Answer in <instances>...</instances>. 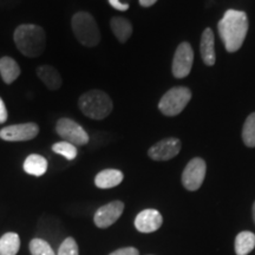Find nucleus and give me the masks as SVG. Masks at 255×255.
<instances>
[{
    "label": "nucleus",
    "instance_id": "obj_1",
    "mask_svg": "<svg viewBox=\"0 0 255 255\" xmlns=\"http://www.w3.org/2000/svg\"><path fill=\"white\" fill-rule=\"evenodd\" d=\"M220 37L228 52H237L248 32L247 14L238 9H228L218 24Z\"/></svg>",
    "mask_w": 255,
    "mask_h": 255
},
{
    "label": "nucleus",
    "instance_id": "obj_2",
    "mask_svg": "<svg viewBox=\"0 0 255 255\" xmlns=\"http://www.w3.org/2000/svg\"><path fill=\"white\" fill-rule=\"evenodd\" d=\"M17 49L28 58H37L46 49V33L44 28L36 24H21L13 34Z\"/></svg>",
    "mask_w": 255,
    "mask_h": 255
},
{
    "label": "nucleus",
    "instance_id": "obj_3",
    "mask_svg": "<svg viewBox=\"0 0 255 255\" xmlns=\"http://www.w3.org/2000/svg\"><path fill=\"white\" fill-rule=\"evenodd\" d=\"M79 110L91 120H104L111 114L114 103L107 92L102 90H90L83 94L78 100Z\"/></svg>",
    "mask_w": 255,
    "mask_h": 255
},
{
    "label": "nucleus",
    "instance_id": "obj_4",
    "mask_svg": "<svg viewBox=\"0 0 255 255\" xmlns=\"http://www.w3.org/2000/svg\"><path fill=\"white\" fill-rule=\"evenodd\" d=\"M72 32L82 45L87 47L97 46L101 41V31L94 15L81 11L72 15Z\"/></svg>",
    "mask_w": 255,
    "mask_h": 255
},
{
    "label": "nucleus",
    "instance_id": "obj_5",
    "mask_svg": "<svg viewBox=\"0 0 255 255\" xmlns=\"http://www.w3.org/2000/svg\"><path fill=\"white\" fill-rule=\"evenodd\" d=\"M191 98V91L186 87H176L165 92L158 103V109L165 116L181 114Z\"/></svg>",
    "mask_w": 255,
    "mask_h": 255
},
{
    "label": "nucleus",
    "instance_id": "obj_6",
    "mask_svg": "<svg viewBox=\"0 0 255 255\" xmlns=\"http://www.w3.org/2000/svg\"><path fill=\"white\" fill-rule=\"evenodd\" d=\"M56 132L64 141L73 145H85L89 143V135L77 122L71 119H60L56 123Z\"/></svg>",
    "mask_w": 255,
    "mask_h": 255
},
{
    "label": "nucleus",
    "instance_id": "obj_7",
    "mask_svg": "<svg viewBox=\"0 0 255 255\" xmlns=\"http://www.w3.org/2000/svg\"><path fill=\"white\" fill-rule=\"evenodd\" d=\"M38 133L39 126L37 123L27 122L2 128L0 130V138L7 142H25L33 139Z\"/></svg>",
    "mask_w": 255,
    "mask_h": 255
},
{
    "label": "nucleus",
    "instance_id": "obj_8",
    "mask_svg": "<svg viewBox=\"0 0 255 255\" xmlns=\"http://www.w3.org/2000/svg\"><path fill=\"white\" fill-rule=\"evenodd\" d=\"M206 162L202 158L195 157L186 165L182 173V183L187 190L195 191L200 189L206 177Z\"/></svg>",
    "mask_w": 255,
    "mask_h": 255
},
{
    "label": "nucleus",
    "instance_id": "obj_9",
    "mask_svg": "<svg viewBox=\"0 0 255 255\" xmlns=\"http://www.w3.org/2000/svg\"><path fill=\"white\" fill-rule=\"evenodd\" d=\"M194 62V51L189 43H181L175 51L173 59V75L176 78H184L189 75Z\"/></svg>",
    "mask_w": 255,
    "mask_h": 255
},
{
    "label": "nucleus",
    "instance_id": "obj_10",
    "mask_svg": "<svg viewBox=\"0 0 255 255\" xmlns=\"http://www.w3.org/2000/svg\"><path fill=\"white\" fill-rule=\"evenodd\" d=\"M124 210L122 201H113L108 205L102 206L95 213L94 221L98 228H108L113 226L121 218Z\"/></svg>",
    "mask_w": 255,
    "mask_h": 255
},
{
    "label": "nucleus",
    "instance_id": "obj_11",
    "mask_svg": "<svg viewBox=\"0 0 255 255\" xmlns=\"http://www.w3.org/2000/svg\"><path fill=\"white\" fill-rule=\"evenodd\" d=\"M181 150V142L175 137H168L162 139L149 149V157L154 161H168L178 155Z\"/></svg>",
    "mask_w": 255,
    "mask_h": 255
},
{
    "label": "nucleus",
    "instance_id": "obj_12",
    "mask_svg": "<svg viewBox=\"0 0 255 255\" xmlns=\"http://www.w3.org/2000/svg\"><path fill=\"white\" fill-rule=\"evenodd\" d=\"M163 223V218L161 213L156 209L142 210L135 219V227L141 233L156 232Z\"/></svg>",
    "mask_w": 255,
    "mask_h": 255
},
{
    "label": "nucleus",
    "instance_id": "obj_13",
    "mask_svg": "<svg viewBox=\"0 0 255 255\" xmlns=\"http://www.w3.org/2000/svg\"><path fill=\"white\" fill-rule=\"evenodd\" d=\"M37 76L44 85L51 91L59 90L63 84V79L58 70L51 65H41L37 69Z\"/></svg>",
    "mask_w": 255,
    "mask_h": 255
},
{
    "label": "nucleus",
    "instance_id": "obj_14",
    "mask_svg": "<svg viewBox=\"0 0 255 255\" xmlns=\"http://www.w3.org/2000/svg\"><path fill=\"white\" fill-rule=\"evenodd\" d=\"M214 33L212 28H206L201 37V57L203 63L208 66H213L215 64V47H214Z\"/></svg>",
    "mask_w": 255,
    "mask_h": 255
},
{
    "label": "nucleus",
    "instance_id": "obj_15",
    "mask_svg": "<svg viewBox=\"0 0 255 255\" xmlns=\"http://www.w3.org/2000/svg\"><path fill=\"white\" fill-rule=\"evenodd\" d=\"M124 175L121 170L117 169H105L101 171L95 177L96 187L101 188V189H110V188L117 187L119 184L122 183Z\"/></svg>",
    "mask_w": 255,
    "mask_h": 255
},
{
    "label": "nucleus",
    "instance_id": "obj_16",
    "mask_svg": "<svg viewBox=\"0 0 255 255\" xmlns=\"http://www.w3.org/2000/svg\"><path fill=\"white\" fill-rule=\"evenodd\" d=\"M0 76L6 84H12L20 76V66L11 57L0 58Z\"/></svg>",
    "mask_w": 255,
    "mask_h": 255
},
{
    "label": "nucleus",
    "instance_id": "obj_17",
    "mask_svg": "<svg viewBox=\"0 0 255 255\" xmlns=\"http://www.w3.org/2000/svg\"><path fill=\"white\" fill-rule=\"evenodd\" d=\"M110 27L115 37L120 43H127L132 34V25L129 20L123 17H114L110 20Z\"/></svg>",
    "mask_w": 255,
    "mask_h": 255
},
{
    "label": "nucleus",
    "instance_id": "obj_18",
    "mask_svg": "<svg viewBox=\"0 0 255 255\" xmlns=\"http://www.w3.org/2000/svg\"><path fill=\"white\" fill-rule=\"evenodd\" d=\"M25 173L32 176H43L47 170V161L41 155L32 154L27 156L24 162Z\"/></svg>",
    "mask_w": 255,
    "mask_h": 255
},
{
    "label": "nucleus",
    "instance_id": "obj_19",
    "mask_svg": "<svg viewBox=\"0 0 255 255\" xmlns=\"http://www.w3.org/2000/svg\"><path fill=\"white\" fill-rule=\"evenodd\" d=\"M255 248V235L252 232H241L235 239L237 255H248Z\"/></svg>",
    "mask_w": 255,
    "mask_h": 255
},
{
    "label": "nucleus",
    "instance_id": "obj_20",
    "mask_svg": "<svg viewBox=\"0 0 255 255\" xmlns=\"http://www.w3.org/2000/svg\"><path fill=\"white\" fill-rule=\"evenodd\" d=\"M20 248V239L17 233H6L0 238V255H15Z\"/></svg>",
    "mask_w": 255,
    "mask_h": 255
},
{
    "label": "nucleus",
    "instance_id": "obj_21",
    "mask_svg": "<svg viewBox=\"0 0 255 255\" xmlns=\"http://www.w3.org/2000/svg\"><path fill=\"white\" fill-rule=\"evenodd\" d=\"M242 139H244L245 144L250 146V148L255 146V113L251 114L244 124Z\"/></svg>",
    "mask_w": 255,
    "mask_h": 255
},
{
    "label": "nucleus",
    "instance_id": "obj_22",
    "mask_svg": "<svg viewBox=\"0 0 255 255\" xmlns=\"http://www.w3.org/2000/svg\"><path fill=\"white\" fill-rule=\"evenodd\" d=\"M52 150L56 152V154H59L65 157L69 161H72V159L76 158L77 156V148L76 145L71 144V143L66 142V141H62V142H57L52 145Z\"/></svg>",
    "mask_w": 255,
    "mask_h": 255
},
{
    "label": "nucleus",
    "instance_id": "obj_23",
    "mask_svg": "<svg viewBox=\"0 0 255 255\" xmlns=\"http://www.w3.org/2000/svg\"><path fill=\"white\" fill-rule=\"evenodd\" d=\"M30 252L32 255H56L52 247L41 239H33L30 242Z\"/></svg>",
    "mask_w": 255,
    "mask_h": 255
},
{
    "label": "nucleus",
    "instance_id": "obj_24",
    "mask_svg": "<svg viewBox=\"0 0 255 255\" xmlns=\"http://www.w3.org/2000/svg\"><path fill=\"white\" fill-rule=\"evenodd\" d=\"M58 255H79L78 245L75 239L68 238L63 241L58 250Z\"/></svg>",
    "mask_w": 255,
    "mask_h": 255
},
{
    "label": "nucleus",
    "instance_id": "obj_25",
    "mask_svg": "<svg viewBox=\"0 0 255 255\" xmlns=\"http://www.w3.org/2000/svg\"><path fill=\"white\" fill-rule=\"evenodd\" d=\"M109 255H139V252L133 247H126L115 251Z\"/></svg>",
    "mask_w": 255,
    "mask_h": 255
},
{
    "label": "nucleus",
    "instance_id": "obj_26",
    "mask_svg": "<svg viewBox=\"0 0 255 255\" xmlns=\"http://www.w3.org/2000/svg\"><path fill=\"white\" fill-rule=\"evenodd\" d=\"M8 115H7V109H6V105L4 103V101L0 98V124L5 123L6 120H7Z\"/></svg>",
    "mask_w": 255,
    "mask_h": 255
},
{
    "label": "nucleus",
    "instance_id": "obj_27",
    "mask_svg": "<svg viewBox=\"0 0 255 255\" xmlns=\"http://www.w3.org/2000/svg\"><path fill=\"white\" fill-rule=\"evenodd\" d=\"M109 4L111 5V7H114L115 9H119V11H127V9L129 8V5L123 4L120 0H109Z\"/></svg>",
    "mask_w": 255,
    "mask_h": 255
},
{
    "label": "nucleus",
    "instance_id": "obj_28",
    "mask_svg": "<svg viewBox=\"0 0 255 255\" xmlns=\"http://www.w3.org/2000/svg\"><path fill=\"white\" fill-rule=\"evenodd\" d=\"M156 1H157V0H139V4H141L143 7H150V6L154 5Z\"/></svg>",
    "mask_w": 255,
    "mask_h": 255
},
{
    "label": "nucleus",
    "instance_id": "obj_29",
    "mask_svg": "<svg viewBox=\"0 0 255 255\" xmlns=\"http://www.w3.org/2000/svg\"><path fill=\"white\" fill-rule=\"evenodd\" d=\"M253 220H254V222H255V202H254V205H253Z\"/></svg>",
    "mask_w": 255,
    "mask_h": 255
}]
</instances>
